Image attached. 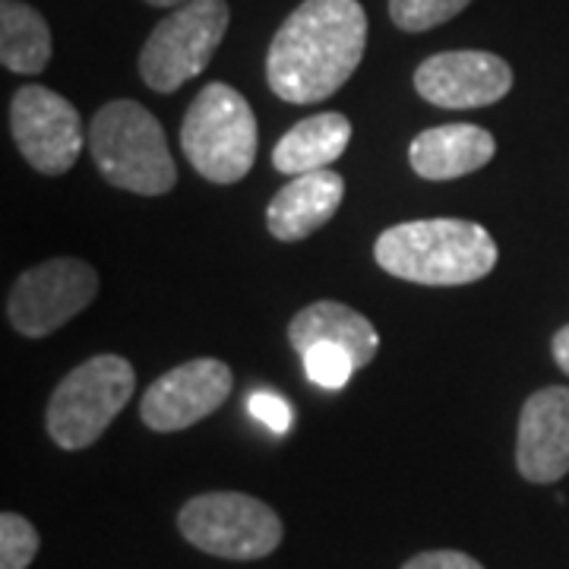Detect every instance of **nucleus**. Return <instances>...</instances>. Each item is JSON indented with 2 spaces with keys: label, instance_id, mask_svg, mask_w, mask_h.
Wrapping results in <instances>:
<instances>
[{
  "label": "nucleus",
  "instance_id": "f257e3e1",
  "mask_svg": "<svg viewBox=\"0 0 569 569\" xmlns=\"http://www.w3.org/2000/svg\"><path fill=\"white\" fill-rule=\"evenodd\" d=\"M365 48L367 13L358 0H305L272 36L266 82L282 102H323L351 80Z\"/></svg>",
  "mask_w": 569,
  "mask_h": 569
},
{
  "label": "nucleus",
  "instance_id": "f03ea898",
  "mask_svg": "<svg viewBox=\"0 0 569 569\" xmlns=\"http://www.w3.org/2000/svg\"><path fill=\"white\" fill-rule=\"evenodd\" d=\"M373 257L396 279L452 288L490 276L500 250L485 224L468 219H418L387 228L373 244Z\"/></svg>",
  "mask_w": 569,
  "mask_h": 569
},
{
  "label": "nucleus",
  "instance_id": "7ed1b4c3",
  "mask_svg": "<svg viewBox=\"0 0 569 569\" xmlns=\"http://www.w3.org/2000/svg\"><path fill=\"white\" fill-rule=\"evenodd\" d=\"M89 152L102 178L140 197H162L178 183L159 118L140 102L118 99L89 123Z\"/></svg>",
  "mask_w": 569,
  "mask_h": 569
},
{
  "label": "nucleus",
  "instance_id": "20e7f679",
  "mask_svg": "<svg viewBox=\"0 0 569 569\" xmlns=\"http://www.w3.org/2000/svg\"><path fill=\"white\" fill-rule=\"evenodd\" d=\"M181 149L212 183H238L257 162V114L238 89L209 82L187 108Z\"/></svg>",
  "mask_w": 569,
  "mask_h": 569
},
{
  "label": "nucleus",
  "instance_id": "39448f33",
  "mask_svg": "<svg viewBox=\"0 0 569 569\" xmlns=\"http://www.w3.org/2000/svg\"><path fill=\"white\" fill-rule=\"evenodd\" d=\"M137 392V373L121 355H96L73 367L51 392L44 425L61 449H86L102 437Z\"/></svg>",
  "mask_w": 569,
  "mask_h": 569
},
{
  "label": "nucleus",
  "instance_id": "423d86ee",
  "mask_svg": "<svg viewBox=\"0 0 569 569\" xmlns=\"http://www.w3.org/2000/svg\"><path fill=\"white\" fill-rule=\"evenodd\" d=\"M178 526L193 548L222 560L269 557L284 535L276 509L238 490H212L187 500Z\"/></svg>",
  "mask_w": 569,
  "mask_h": 569
},
{
  "label": "nucleus",
  "instance_id": "0eeeda50",
  "mask_svg": "<svg viewBox=\"0 0 569 569\" xmlns=\"http://www.w3.org/2000/svg\"><path fill=\"white\" fill-rule=\"evenodd\" d=\"M231 10L224 0H187L168 13L140 51V77L152 92H178L216 58Z\"/></svg>",
  "mask_w": 569,
  "mask_h": 569
},
{
  "label": "nucleus",
  "instance_id": "6e6552de",
  "mask_svg": "<svg viewBox=\"0 0 569 569\" xmlns=\"http://www.w3.org/2000/svg\"><path fill=\"white\" fill-rule=\"evenodd\" d=\"M96 295L99 276L92 266L73 257L44 260L26 269L13 282V291L7 298V320L20 336L44 339L82 313L96 301Z\"/></svg>",
  "mask_w": 569,
  "mask_h": 569
},
{
  "label": "nucleus",
  "instance_id": "1a4fd4ad",
  "mask_svg": "<svg viewBox=\"0 0 569 569\" xmlns=\"http://www.w3.org/2000/svg\"><path fill=\"white\" fill-rule=\"evenodd\" d=\"M10 130L22 159L39 174H67L86 142L80 111L44 86H22L13 96Z\"/></svg>",
  "mask_w": 569,
  "mask_h": 569
},
{
  "label": "nucleus",
  "instance_id": "9d476101",
  "mask_svg": "<svg viewBox=\"0 0 569 569\" xmlns=\"http://www.w3.org/2000/svg\"><path fill=\"white\" fill-rule=\"evenodd\" d=\"M234 373L224 361L193 358L159 377L142 392L140 418L149 430L174 433L200 425L231 396Z\"/></svg>",
  "mask_w": 569,
  "mask_h": 569
},
{
  "label": "nucleus",
  "instance_id": "9b49d317",
  "mask_svg": "<svg viewBox=\"0 0 569 569\" xmlns=\"http://www.w3.org/2000/svg\"><path fill=\"white\" fill-rule=\"evenodd\" d=\"M415 89L449 111L488 108L512 89V67L490 51H443L418 63Z\"/></svg>",
  "mask_w": 569,
  "mask_h": 569
},
{
  "label": "nucleus",
  "instance_id": "f8f14e48",
  "mask_svg": "<svg viewBox=\"0 0 569 569\" xmlns=\"http://www.w3.org/2000/svg\"><path fill=\"white\" fill-rule=\"evenodd\" d=\"M516 468L531 485H553L569 471V389L531 392L519 415Z\"/></svg>",
  "mask_w": 569,
  "mask_h": 569
},
{
  "label": "nucleus",
  "instance_id": "ddd939ff",
  "mask_svg": "<svg viewBox=\"0 0 569 569\" xmlns=\"http://www.w3.org/2000/svg\"><path fill=\"white\" fill-rule=\"evenodd\" d=\"M346 200V181L332 168L307 171L284 183L266 206V228L276 241L295 244L323 228Z\"/></svg>",
  "mask_w": 569,
  "mask_h": 569
},
{
  "label": "nucleus",
  "instance_id": "4468645a",
  "mask_svg": "<svg viewBox=\"0 0 569 569\" xmlns=\"http://www.w3.org/2000/svg\"><path fill=\"white\" fill-rule=\"evenodd\" d=\"M497 156V140L478 123H443L418 133L408 162L425 181H456L485 168Z\"/></svg>",
  "mask_w": 569,
  "mask_h": 569
},
{
  "label": "nucleus",
  "instance_id": "2eb2a0df",
  "mask_svg": "<svg viewBox=\"0 0 569 569\" xmlns=\"http://www.w3.org/2000/svg\"><path fill=\"white\" fill-rule=\"evenodd\" d=\"M288 342L298 355L313 346H339L355 358V365L367 367L377 358L380 336L365 313L342 301H313L298 310L288 323Z\"/></svg>",
  "mask_w": 569,
  "mask_h": 569
},
{
  "label": "nucleus",
  "instance_id": "dca6fc26",
  "mask_svg": "<svg viewBox=\"0 0 569 569\" xmlns=\"http://www.w3.org/2000/svg\"><path fill=\"white\" fill-rule=\"evenodd\" d=\"M351 140V123L339 111H323L295 123L282 140L272 149V164L288 178H298L307 171L329 168L336 159H342Z\"/></svg>",
  "mask_w": 569,
  "mask_h": 569
},
{
  "label": "nucleus",
  "instance_id": "f3484780",
  "mask_svg": "<svg viewBox=\"0 0 569 569\" xmlns=\"http://www.w3.org/2000/svg\"><path fill=\"white\" fill-rule=\"evenodd\" d=\"M0 61L13 73H41L51 61V29L22 0H0Z\"/></svg>",
  "mask_w": 569,
  "mask_h": 569
},
{
  "label": "nucleus",
  "instance_id": "a211bd4d",
  "mask_svg": "<svg viewBox=\"0 0 569 569\" xmlns=\"http://www.w3.org/2000/svg\"><path fill=\"white\" fill-rule=\"evenodd\" d=\"M471 0H389V17L402 32H427L459 17Z\"/></svg>",
  "mask_w": 569,
  "mask_h": 569
},
{
  "label": "nucleus",
  "instance_id": "6ab92c4d",
  "mask_svg": "<svg viewBox=\"0 0 569 569\" xmlns=\"http://www.w3.org/2000/svg\"><path fill=\"white\" fill-rule=\"evenodd\" d=\"M39 553V531L20 512L0 516V569H26Z\"/></svg>",
  "mask_w": 569,
  "mask_h": 569
},
{
  "label": "nucleus",
  "instance_id": "aec40b11",
  "mask_svg": "<svg viewBox=\"0 0 569 569\" xmlns=\"http://www.w3.org/2000/svg\"><path fill=\"white\" fill-rule=\"evenodd\" d=\"M307 370V380L323 389H342L358 370L355 358L339 346H313L301 355Z\"/></svg>",
  "mask_w": 569,
  "mask_h": 569
},
{
  "label": "nucleus",
  "instance_id": "412c9836",
  "mask_svg": "<svg viewBox=\"0 0 569 569\" xmlns=\"http://www.w3.org/2000/svg\"><path fill=\"white\" fill-rule=\"evenodd\" d=\"M247 411H250V418H257L272 433H288L295 427V408L276 392H253L247 399Z\"/></svg>",
  "mask_w": 569,
  "mask_h": 569
},
{
  "label": "nucleus",
  "instance_id": "4be33fe9",
  "mask_svg": "<svg viewBox=\"0 0 569 569\" xmlns=\"http://www.w3.org/2000/svg\"><path fill=\"white\" fill-rule=\"evenodd\" d=\"M402 569H485L475 557H468L462 550H425L418 557H411Z\"/></svg>",
  "mask_w": 569,
  "mask_h": 569
},
{
  "label": "nucleus",
  "instance_id": "5701e85b",
  "mask_svg": "<svg viewBox=\"0 0 569 569\" xmlns=\"http://www.w3.org/2000/svg\"><path fill=\"white\" fill-rule=\"evenodd\" d=\"M550 351H553L557 367L569 377V323L563 326V329H557V336H553V342H550Z\"/></svg>",
  "mask_w": 569,
  "mask_h": 569
},
{
  "label": "nucleus",
  "instance_id": "b1692460",
  "mask_svg": "<svg viewBox=\"0 0 569 569\" xmlns=\"http://www.w3.org/2000/svg\"><path fill=\"white\" fill-rule=\"evenodd\" d=\"M146 3H152V7H181L187 0H146Z\"/></svg>",
  "mask_w": 569,
  "mask_h": 569
}]
</instances>
